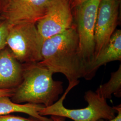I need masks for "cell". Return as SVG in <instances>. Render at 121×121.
Segmentation results:
<instances>
[{"label":"cell","instance_id":"6da1fadb","mask_svg":"<svg viewBox=\"0 0 121 121\" xmlns=\"http://www.w3.org/2000/svg\"><path fill=\"white\" fill-rule=\"evenodd\" d=\"M42 60L39 63L53 73H62L69 84H78L86 78V67L79 55L78 38L75 26L43 40Z\"/></svg>","mask_w":121,"mask_h":121},{"label":"cell","instance_id":"7a4b0ae2","mask_svg":"<svg viewBox=\"0 0 121 121\" xmlns=\"http://www.w3.org/2000/svg\"><path fill=\"white\" fill-rule=\"evenodd\" d=\"M22 80L14 90L11 100L23 103L52 105L63 93V82L54 80L53 73L39 62L23 64Z\"/></svg>","mask_w":121,"mask_h":121},{"label":"cell","instance_id":"3957f363","mask_svg":"<svg viewBox=\"0 0 121 121\" xmlns=\"http://www.w3.org/2000/svg\"><path fill=\"white\" fill-rule=\"evenodd\" d=\"M78 84L70 83L60 99L52 105L44 107L39 112L42 116H57L68 118L73 121H98L109 120L116 116V110L108 105L106 100L93 91H86L84 96L88 103L85 108L69 109L65 108L63 101L67 94Z\"/></svg>","mask_w":121,"mask_h":121},{"label":"cell","instance_id":"277c9868","mask_svg":"<svg viewBox=\"0 0 121 121\" xmlns=\"http://www.w3.org/2000/svg\"><path fill=\"white\" fill-rule=\"evenodd\" d=\"M35 24L26 23L9 25L6 46L22 64L42 60L41 48L43 40Z\"/></svg>","mask_w":121,"mask_h":121},{"label":"cell","instance_id":"5b68a950","mask_svg":"<svg viewBox=\"0 0 121 121\" xmlns=\"http://www.w3.org/2000/svg\"><path fill=\"white\" fill-rule=\"evenodd\" d=\"M99 1L87 0L73 9L78 38V52L86 66V74L95 57V28Z\"/></svg>","mask_w":121,"mask_h":121},{"label":"cell","instance_id":"8992f818","mask_svg":"<svg viewBox=\"0 0 121 121\" xmlns=\"http://www.w3.org/2000/svg\"><path fill=\"white\" fill-rule=\"evenodd\" d=\"M36 27L43 40L73 26V16L69 0H51Z\"/></svg>","mask_w":121,"mask_h":121},{"label":"cell","instance_id":"52a82bcc","mask_svg":"<svg viewBox=\"0 0 121 121\" xmlns=\"http://www.w3.org/2000/svg\"><path fill=\"white\" fill-rule=\"evenodd\" d=\"M51 0H9L0 14L9 26L37 23L45 15Z\"/></svg>","mask_w":121,"mask_h":121},{"label":"cell","instance_id":"ba28073f","mask_svg":"<svg viewBox=\"0 0 121 121\" xmlns=\"http://www.w3.org/2000/svg\"><path fill=\"white\" fill-rule=\"evenodd\" d=\"M119 4V0H100L95 28L94 58L108 43L115 31Z\"/></svg>","mask_w":121,"mask_h":121},{"label":"cell","instance_id":"9c48e42d","mask_svg":"<svg viewBox=\"0 0 121 121\" xmlns=\"http://www.w3.org/2000/svg\"><path fill=\"white\" fill-rule=\"evenodd\" d=\"M23 65L7 46L0 51V90L16 89L22 80Z\"/></svg>","mask_w":121,"mask_h":121},{"label":"cell","instance_id":"30bf717a","mask_svg":"<svg viewBox=\"0 0 121 121\" xmlns=\"http://www.w3.org/2000/svg\"><path fill=\"white\" fill-rule=\"evenodd\" d=\"M121 60V30L114 32L109 41L89 65L86 80H91L100 66L108 62Z\"/></svg>","mask_w":121,"mask_h":121},{"label":"cell","instance_id":"8fae6325","mask_svg":"<svg viewBox=\"0 0 121 121\" xmlns=\"http://www.w3.org/2000/svg\"><path fill=\"white\" fill-rule=\"evenodd\" d=\"M44 107L42 104H17L13 102L8 96L0 97V115H8L13 112H21L42 121H52L51 118L39 114V111Z\"/></svg>","mask_w":121,"mask_h":121},{"label":"cell","instance_id":"7c38bea8","mask_svg":"<svg viewBox=\"0 0 121 121\" xmlns=\"http://www.w3.org/2000/svg\"><path fill=\"white\" fill-rule=\"evenodd\" d=\"M95 92L106 99H111L112 94L118 98L121 97V64L117 71L111 73L108 82L100 85Z\"/></svg>","mask_w":121,"mask_h":121},{"label":"cell","instance_id":"4fadbf2b","mask_svg":"<svg viewBox=\"0 0 121 121\" xmlns=\"http://www.w3.org/2000/svg\"><path fill=\"white\" fill-rule=\"evenodd\" d=\"M9 29V25L4 20L0 23V51L6 46V38Z\"/></svg>","mask_w":121,"mask_h":121},{"label":"cell","instance_id":"5bb4252c","mask_svg":"<svg viewBox=\"0 0 121 121\" xmlns=\"http://www.w3.org/2000/svg\"><path fill=\"white\" fill-rule=\"evenodd\" d=\"M0 121H43L30 117L28 118L11 114L0 115Z\"/></svg>","mask_w":121,"mask_h":121},{"label":"cell","instance_id":"9a60e30c","mask_svg":"<svg viewBox=\"0 0 121 121\" xmlns=\"http://www.w3.org/2000/svg\"><path fill=\"white\" fill-rule=\"evenodd\" d=\"M114 108L116 110L117 115L109 120H99L98 121H121V104H118L117 106H113Z\"/></svg>","mask_w":121,"mask_h":121},{"label":"cell","instance_id":"2e32d148","mask_svg":"<svg viewBox=\"0 0 121 121\" xmlns=\"http://www.w3.org/2000/svg\"><path fill=\"white\" fill-rule=\"evenodd\" d=\"M14 90H0V97L2 96H8L11 97L13 95Z\"/></svg>","mask_w":121,"mask_h":121},{"label":"cell","instance_id":"e0dca14e","mask_svg":"<svg viewBox=\"0 0 121 121\" xmlns=\"http://www.w3.org/2000/svg\"><path fill=\"white\" fill-rule=\"evenodd\" d=\"M71 7L73 9L76 6L86 1L87 0H69Z\"/></svg>","mask_w":121,"mask_h":121},{"label":"cell","instance_id":"ac0fdd59","mask_svg":"<svg viewBox=\"0 0 121 121\" xmlns=\"http://www.w3.org/2000/svg\"><path fill=\"white\" fill-rule=\"evenodd\" d=\"M9 0H0V14L3 12Z\"/></svg>","mask_w":121,"mask_h":121},{"label":"cell","instance_id":"d6986e66","mask_svg":"<svg viewBox=\"0 0 121 121\" xmlns=\"http://www.w3.org/2000/svg\"><path fill=\"white\" fill-rule=\"evenodd\" d=\"M50 118L51 119L52 121H65V118L60 116H51Z\"/></svg>","mask_w":121,"mask_h":121},{"label":"cell","instance_id":"ffe728a7","mask_svg":"<svg viewBox=\"0 0 121 121\" xmlns=\"http://www.w3.org/2000/svg\"><path fill=\"white\" fill-rule=\"evenodd\" d=\"M4 20V18L0 14V23L1 22H2V21H3Z\"/></svg>","mask_w":121,"mask_h":121}]
</instances>
